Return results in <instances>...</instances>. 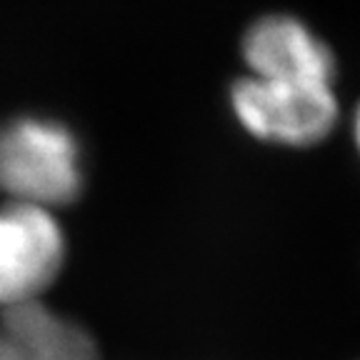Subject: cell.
I'll use <instances>...</instances> for the list:
<instances>
[{
    "label": "cell",
    "mask_w": 360,
    "mask_h": 360,
    "mask_svg": "<svg viewBox=\"0 0 360 360\" xmlns=\"http://www.w3.org/2000/svg\"><path fill=\"white\" fill-rule=\"evenodd\" d=\"M0 191L8 200L56 208L83 191L78 138L58 120L15 118L0 125Z\"/></svg>",
    "instance_id": "1"
},
{
    "label": "cell",
    "mask_w": 360,
    "mask_h": 360,
    "mask_svg": "<svg viewBox=\"0 0 360 360\" xmlns=\"http://www.w3.org/2000/svg\"><path fill=\"white\" fill-rule=\"evenodd\" d=\"M231 105L238 123L265 143L290 148L318 146L340 118L335 85L300 80H236Z\"/></svg>",
    "instance_id": "2"
},
{
    "label": "cell",
    "mask_w": 360,
    "mask_h": 360,
    "mask_svg": "<svg viewBox=\"0 0 360 360\" xmlns=\"http://www.w3.org/2000/svg\"><path fill=\"white\" fill-rule=\"evenodd\" d=\"M65 265V233L56 213L25 202L0 208V313L40 303Z\"/></svg>",
    "instance_id": "3"
},
{
    "label": "cell",
    "mask_w": 360,
    "mask_h": 360,
    "mask_svg": "<svg viewBox=\"0 0 360 360\" xmlns=\"http://www.w3.org/2000/svg\"><path fill=\"white\" fill-rule=\"evenodd\" d=\"M243 58L253 78L333 85L338 78V60L330 45L300 18L283 13L260 18L248 28Z\"/></svg>",
    "instance_id": "4"
},
{
    "label": "cell",
    "mask_w": 360,
    "mask_h": 360,
    "mask_svg": "<svg viewBox=\"0 0 360 360\" xmlns=\"http://www.w3.org/2000/svg\"><path fill=\"white\" fill-rule=\"evenodd\" d=\"M0 360H101V348L78 321L40 300L0 313Z\"/></svg>",
    "instance_id": "5"
},
{
    "label": "cell",
    "mask_w": 360,
    "mask_h": 360,
    "mask_svg": "<svg viewBox=\"0 0 360 360\" xmlns=\"http://www.w3.org/2000/svg\"><path fill=\"white\" fill-rule=\"evenodd\" d=\"M353 135H355V146H358V150H360V105H358V110H355V118H353Z\"/></svg>",
    "instance_id": "6"
}]
</instances>
